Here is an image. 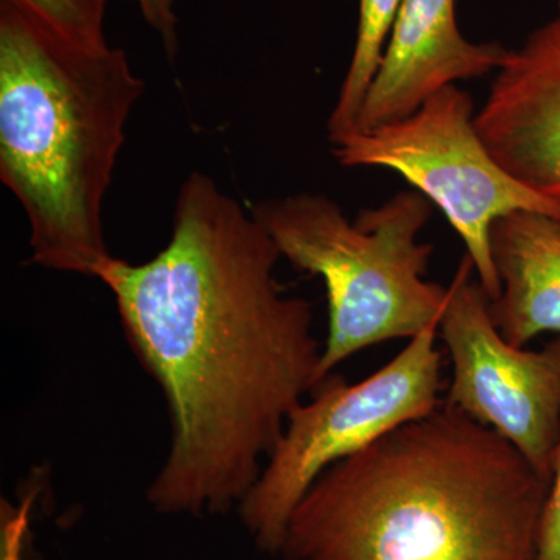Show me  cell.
Instances as JSON below:
<instances>
[{"label": "cell", "instance_id": "1", "mask_svg": "<svg viewBox=\"0 0 560 560\" xmlns=\"http://www.w3.org/2000/svg\"><path fill=\"white\" fill-rule=\"evenodd\" d=\"M280 259L253 212L191 172L165 248L98 275L167 404L171 445L145 493L158 514L237 511L319 383L312 304L280 289Z\"/></svg>", "mask_w": 560, "mask_h": 560}, {"label": "cell", "instance_id": "2", "mask_svg": "<svg viewBox=\"0 0 560 560\" xmlns=\"http://www.w3.org/2000/svg\"><path fill=\"white\" fill-rule=\"evenodd\" d=\"M551 478L442 401L327 467L291 514L285 560H537Z\"/></svg>", "mask_w": 560, "mask_h": 560}, {"label": "cell", "instance_id": "3", "mask_svg": "<svg viewBox=\"0 0 560 560\" xmlns=\"http://www.w3.org/2000/svg\"><path fill=\"white\" fill-rule=\"evenodd\" d=\"M143 91L124 50L79 46L0 0V179L33 264L97 279L113 257L103 202Z\"/></svg>", "mask_w": 560, "mask_h": 560}, {"label": "cell", "instance_id": "4", "mask_svg": "<svg viewBox=\"0 0 560 560\" xmlns=\"http://www.w3.org/2000/svg\"><path fill=\"white\" fill-rule=\"evenodd\" d=\"M250 212L280 257L324 280L329 331L319 382L361 350L440 326L448 287L423 279L433 246L418 237L433 208L420 191H400L353 221L331 198L308 191L257 202Z\"/></svg>", "mask_w": 560, "mask_h": 560}, {"label": "cell", "instance_id": "5", "mask_svg": "<svg viewBox=\"0 0 560 560\" xmlns=\"http://www.w3.org/2000/svg\"><path fill=\"white\" fill-rule=\"evenodd\" d=\"M440 326L427 327L359 383L330 374L291 412L285 431L237 514L254 545L280 555L302 497L327 467L441 407Z\"/></svg>", "mask_w": 560, "mask_h": 560}, {"label": "cell", "instance_id": "6", "mask_svg": "<svg viewBox=\"0 0 560 560\" xmlns=\"http://www.w3.org/2000/svg\"><path fill=\"white\" fill-rule=\"evenodd\" d=\"M474 102L455 84L434 92L410 116L334 143L346 167H383L404 176L447 217L466 245L490 302L501 280L490 249L497 220L537 212L560 221V201L514 178L492 156L475 125Z\"/></svg>", "mask_w": 560, "mask_h": 560}, {"label": "cell", "instance_id": "7", "mask_svg": "<svg viewBox=\"0 0 560 560\" xmlns=\"http://www.w3.org/2000/svg\"><path fill=\"white\" fill-rule=\"evenodd\" d=\"M474 271L464 257L440 320L452 361L444 404L497 431L552 478L560 444V337L539 350L510 345Z\"/></svg>", "mask_w": 560, "mask_h": 560}, {"label": "cell", "instance_id": "8", "mask_svg": "<svg viewBox=\"0 0 560 560\" xmlns=\"http://www.w3.org/2000/svg\"><path fill=\"white\" fill-rule=\"evenodd\" d=\"M475 125L514 178L560 201V11L510 50Z\"/></svg>", "mask_w": 560, "mask_h": 560}, {"label": "cell", "instance_id": "9", "mask_svg": "<svg viewBox=\"0 0 560 560\" xmlns=\"http://www.w3.org/2000/svg\"><path fill=\"white\" fill-rule=\"evenodd\" d=\"M456 0H401L388 46L372 81L357 131L410 116L434 92L499 70L510 49L464 38Z\"/></svg>", "mask_w": 560, "mask_h": 560}, {"label": "cell", "instance_id": "10", "mask_svg": "<svg viewBox=\"0 0 560 560\" xmlns=\"http://www.w3.org/2000/svg\"><path fill=\"white\" fill-rule=\"evenodd\" d=\"M490 249L501 280L490 315L501 337L526 348L541 334H560V221L511 213L493 224Z\"/></svg>", "mask_w": 560, "mask_h": 560}, {"label": "cell", "instance_id": "11", "mask_svg": "<svg viewBox=\"0 0 560 560\" xmlns=\"http://www.w3.org/2000/svg\"><path fill=\"white\" fill-rule=\"evenodd\" d=\"M400 5L401 0H360L352 60L327 125L331 143L357 131L364 98L381 68Z\"/></svg>", "mask_w": 560, "mask_h": 560}, {"label": "cell", "instance_id": "12", "mask_svg": "<svg viewBox=\"0 0 560 560\" xmlns=\"http://www.w3.org/2000/svg\"><path fill=\"white\" fill-rule=\"evenodd\" d=\"M35 14L51 31L66 39L101 49L109 46L105 35L106 3L108 0H11Z\"/></svg>", "mask_w": 560, "mask_h": 560}, {"label": "cell", "instance_id": "13", "mask_svg": "<svg viewBox=\"0 0 560 560\" xmlns=\"http://www.w3.org/2000/svg\"><path fill=\"white\" fill-rule=\"evenodd\" d=\"M537 560H560V444L556 453L550 493H548L544 521H541Z\"/></svg>", "mask_w": 560, "mask_h": 560}, {"label": "cell", "instance_id": "14", "mask_svg": "<svg viewBox=\"0 0 560 560\" xmlns=\"http://www.w3.org/2000/svg\"><path fill=\"white\" fill-rule=\"evenodd\" d=\"M138 3L143 20L153 31L160 33L162 43H164L165 51L171 60H175L178 54V18H176L175 0H132Z\"/></svg>", "mask_w": 560, "mask_h": 560}]
</instances>
